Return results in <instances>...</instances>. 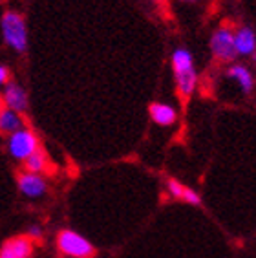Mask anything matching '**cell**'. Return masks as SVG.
Here are the masks:
<instances>
[{
  "label": "cell",
  "instance_id": "cell-1",
  "mask_svg": "<svg viewBox=\"0 0 256 258\" xmlns=\"http://www.w3.org/2000/svg\"><path fill=\"white\" fill-rule=\"evenodd\" d=\"M172 70H174V77H176V86L177 92L181 97H190L194 94V90L198 86V74L196 68H194V60H192V55L185 48H179V50L174 51L172 55Z\"/></svg>",
  "mask_w": 256,
  "mask_h": 258
},
{
  "label": "cell",
  "instance_id": "cell-2",
  "mask_svg": "<svg viewBox=\"0 0 256 258\" xmlns=\"http://www.w3.org/2000/svg\"><path fill=\"white\" fill-rule=\"evenodd\" d=\"M0 24H2V37L6 44L19 53H24L28 50V28H26L24 17L19 11H6Z\"/></svg>",
  "mask_w": 256,
  "mask_h": 258
},
{
  "label": "cell",
  "instance_id": "cell-3",
  "mask_svg": "<svg viewBox=\"0 0 256 258\" xmlns=\"http://www.w3.org/2000/svg\"><path fill=\"white\" fill-rule=\"evenodd\" d=\"M57 247L62 254L70 258H94L95 247L90 240H86L83 234L64 229L57 236Z\"/></svg>",
  "mask_w": 256,
  "mask_h": 258
},
{
  "label": "cell",
  "instance_id": "cell-4",
  "mask_svg": "<svg viewBox=\"0 0 256 258\" xmlns=\"http://www.w3.org/2000/svg\"><path fill=\"white\" fill-rule=\"evenodd\" d=\"M40 149L39 138L35 134L33 130L30 128H20L13 134H10V139H8V150L10 154L15 159H20L24 161L28 156H31L35 150Z\"/></svg>",
  "mask_w": 256,
  "mask_h": 258
},
{
  "label": "cell",
  "instance_id": "cell-5",
  "mask_svg": "<svg viewBox=\"0 0 256 258\" xmlns=\"http://www.w3.org/2000/svg\"><path fill=\"white\" fill-rule=\"evenodd\" d=\"M211 50L212 55L218 60L223 62H231L238 57L236 48H234V30L229 26H222L214 31L211 39Z\"/></svg>",
  "mask_w": 256,
  "mask_h": 258
},
{
  "label": "cell",
  "instance_id": "cell-6",
  "mask_svg": "<svg viewBox=\"0 0 256 258\" xmlns=\"http://www.w3.org/2000/svg\"><path fill=\"white\" fill-rule=\"evenodd\" d=\"M33 254V240L28 236H15L6 240L0 247V258H30Z\"/></svg>",
  "mask_w": 256,
  "mask_h": 258
},
{
  "label": "cell",
  "instance_id": "cell-7",
  "mask_svg": "<svg viewBox=\"0 0 256 258\" xmlns=\"http://www.w3.org/2000/svg\"><path fill=\"white\" fill-rule=\"evenodd\" d=\"M4 104L6 108L13 110V112H26L28 110V94H26V90L19 85V83H6L4 85Z\"/></svg>",
  "mask_w": 256,
  "mask_h": 258
},
{
  "label": "cell",
  "instance_id": "cell-8",
  "mask_svg": "<svg viewBox=\"0 0 256 258\" xmlns=\"http://www.w3.org/2000/svg\"><path fill=\"white\" fill-rule=\"evenodd\" d=\"M46 189H48V183L40 174L24 172L19 176V190L26 198H40Z\"/></svg>",
  "mask_w": 256,
  "mask_h": 258
},
{
  "label": "cell",
  "instance_id": "cell-9",
  "mask_svg": "<svg viewBox=\"0 0 256 258\" xmlns=\"http://www.w3.org/2000/svg\"><path fill=\"white\" fill-rule=\"evenodd\" d=\"M234 48L240 55H254L256 50V35L249 26H243L234 31Z\"/></svg>",
  "mask_w": 256,
  "mask_h": 258
},
{
  "label": "cell",
  "instance_id": "cell-10",
  "mask_svg": "<svg viewBox=\"0 0 256 258\" xmlns=\"http://www.w3.org/2000/svg\"><path fill=\"white\" fill-rule=\"evenodd\" d=\"M148 112H150V117H152L154 123L161 124V126H170L177 119L176 108L167 103H152L148 106Z\"/></svg>",
  "mask_w": 256,
  "mask_h": 258
},
{
  "label": "cell",
  "instance_id": "cell-11",
  "mask_svg": "<svg viewBox=\"0 0 256 258\" xmlns=\"http://www.w3.org/2000/svg\"><path fill=\"white\" fill-rule=\"evenodd\" d=\"M24 128V119L19 112L10 108H0V132L2 134H13L17 130Z\"/></svg>",
  "mask_w": 256,
  "mask_h": 258
},
{
  "label": "cell",
  "instance_id": "cell-12",
  "mask_svg": "<svg viewBox=\"0 0 256 258\" xmlns=\"http://www.w3.org/2000/svg\"><path fill=\"white\" fill-rule=\"evenodd\" d=\"M227 75L231 77V79H234L238 83V86L241 88V92L243 94H251L252 92V86H254V79H252L251 72L245 68V66L241 64H232L231 68H229V72H227Z\"/></svg>",
  "mask_w": 256,
  "mask_h": 258
},
{
  "label": "cell",
  "instance_id": "cell-13",
  "mask_svg": "<svg viewBox=\"0 0 256 258\" xmlns=\"http://www.w3.org/2000/svg\"><path fill=\"white\" fill-rule=\"evenodd\" d=\"M24 169L26 172H33V174H42L48 169V158H46L44 150H35L33 154L28 156L24 159Z\"/></svg>",
  "mask_w": 256,
  "mask_h": 258
},
{
  "label": "cell",
  "instance_id": "cell-14",
  "mask_svg": "<svg viewBox=\"0 0 256 258\" xmlns=\"http://www.w3.org/2000/svg\"><path fill=\"white\" fill-rule=\"evenodd\" d=\"M185 185L183 183H179L177 179H168L167 181V190H168V194L172 196V198H176V200H183V194H185Z\"/></svg>",
  "mask_w": 256,
  "mask_h": 258
},
{
  "label": "cell",
  "instance_id": "cell-15",
  "mask_svg": "<svg viewBox=\"0 0 256 258\" xmlns=\"http://www.w3.org/2000/svg\"><path fill=\"white\" fill-rule=\"evenodd\" d=\"M10 81V70L0 64V86H4Z\"/></svg>",
  "mask_w": 256,
  "mask_h": 258
},
{
  "label": "cell",
  "instance_id": "cell-16",
  "mask_svg": "<svg viewBox=\"0 0 256 258\" xmlns=\"http://www.w3.org/2000/svg\"><path fill=\"white\" fill-rule=\"evenodd\" d=\"M40 236H42V233H40V227H37V225H35V227H31L30 229V234H28V238H40Z\"/></svg>",
  "mask_w": 256,
  "mask_h": 258
},
{
  "label": "cell",
  "instance_id": "cell-17",
  "mask_svg": "<svg viewBox=\"0 0 256 258\" xmlns=\"http://www.w3.org/2000/svg\"><path fill=\"white\" fill-rule=\"evenodd\" d=\"M154 2H163V0H154Z\"/></svg>",
  "mask_w": 256,
  "mask_h": 258
},
{
  "label": "cell",
  "instance_id": "cell-18",
  "mask_svg": "<svg viewBox=\"0 0 256 258\" xmlns=\"http://www.w3.org/2000/svg\"><path fill=\"white\" fill-rule=\"evenodd\" d=\"M185 2H194V0H185Z\"/></svg>",
  "mask_w": 256,
  "mask_h": 258
}]
</instances>
